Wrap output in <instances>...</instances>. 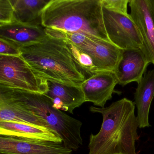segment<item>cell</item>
<instances>
[{"instance_id": "2", "label": "cell", "mask_w": 154, "mask_h": 154, "mask_svg": "<svg viewBox=\"0 0 154 154\" xmlns=\"http://www.w3.org/2000/svg\"><path fill=\"white\" fill-rule=\"evenodd\" d=\"M20 50V56L34 72L47 81L81 84L86 80L64 39L48 35L38 43L21 47Z\"/></svg>"}, {"instance_id": "3", "label": "cell", "mask_w": 154, "mask_h": 154, "mask_svg": "<svg viewBox=\"0 0 154 154\" xmlns=\"http://www.w3.org/2000/svg\"><path fill=\"white\" fill-rule=\"evenodd\" d=\"M42 26L69 33H84L109 41L101 0H50L43 11Z\"/></svg>"}, {"instance_id": "9", "label": "cell", "mask_w": 154, "mask_h": 154, "mask_svg": "<svg viewBox=\"0 0 154 154\" xmlns=\"http://www.w3.org/2000/svg\"><path fill=\"white\" fill-rule=\"evenodd\" d=\"M118 80L115 72H99L86 78L81 83L85 102H91L100 108L104 107L111 100Z\"/></svg>"}, {"instance_id": "13", "label": "cell", "mask_w": 154, "mask_h": 154, "mask_svg": "<svg viewBox=\"0 0 154 154\" xmlns=\"http://www.w3.org/2000/svg\"><path fill=\"white\" fill-rule=\"evenodd\" d=\"M149 64L140 49L124 50L115 72L118 84L124 86L133 82H139Z\"/></svg>"}, {"instance_id": "7", "label": "cell", "mask_w": 154, "mask_h": 154, "mask_svg": "<svg viewBox=\"0 0 154 154\" xmlns=\"http://www.w3.org/2000/svg\"><path fill=\"white\" fill-rule=\"evenodd\" d=\"M102 7L104 26L110 41L123 50L141 49L142 36L129 14L115 12Z\"/></svg>"}, {"instance_id": "19", "label": "cell", "mask_w": 154, "mask_h": 154, "mask_svg": "<svg viewBox=\"0 0 154 154\" xmlns=\"http://www.w3.org/2000/svg\"><path fill=\"white\" fill-rule=\"evenodd\" d=\"M14 22V8L11 0H0V26Z\"/></svg>"}, {"instance_id": "17", "label": "cell", "mask_w": 154, "mask_h": 154, "mask_svg": "<svg viewBox=\"0 0 154 154\" xmlns=\"http://www.w3.org/2000/svg\"><path fill=\"white\" fill-rule=\"evenodd\" d=\"M0 121L24 122L49 128L47 123L41 118L2 100H0Z\"/></svg>"}, {"instance_id": "8", "label": "cell", "mask_w": 154, "mask_h": 154, "mask_svg": "<svg viewBox=\"0 0 154 154\" xmlns=\"http://www.w3.org/2000/svg\"><path fill=\"white\" fill-rule=\"evenodd\" d=\"M130 16L142 36L140 50L149 63L154 64V1L130 0Z\"/></svg>"}, {"instance_id": "15", "label": "cell", "mask_w": 154, "mask_h": 154, "mask_svg": "<svg viewBox=\"0 0 154 154\" xmlns=\"http://www.w3.org/2000/svg\"><path fill=\"white\" fill-rule=\"evenodd\" d=\"M154 97V70L145 74L134 93L135 105L137 108L138 128H144L150 126L149 112L152 100Z\"/></svg>"}, {"instance_id": "5", "label": "cell", "mask_w": 154, "mask_h": 154, "mask_svg": "<svg viewBox=\"0 0 154 154\" xmlns=\"http://www.w3.org/2000/svg\"><path fill=\"white\" fill-rule=\"evenodd\" d=\"M45 29L48 35L65 39L88 55L92 60L96 73L116 72L124 50L110 41L86 33Z\"/></svg>"}, {"instance_id": "14", "label": "cell", "mask_w": 154, "mask_h": 154, "mask_svg": "<svg viewBox=\"0 0 154 154\" xmlns=\"http://www.w3.org/2000/svg\"><path fill=\"white\" fill-rule=\"evenodd\" d=\"M48 36L43 26L23 25L17 22L0 26V38L19 48L38 43Z\"/></svg>"}, {"instance_id": "6", "label": "cell", "mask_w": 154, "mask_h": 154, "mask_svg": "<svg viewBox=\"0 0 154 154\" xmlns=\"http://www.w3.org/2000/svg\"><path fill=\"white\" fill-rule=\"evenodd\" d=\"M0 86L45 94L47 80L38 75L21 56L0 55Z\"/></svg>"}, {"instance_id": "12", "label": "cell", "mask_w": 154, "mask_h": 154, "mask_svg": "<svg viewBox=\"0 0 154 154\" xmlns=\"http://www.w3.org/2000/svg\"><path fill=\"white\" fill-rule=\"evenodd\" d=\"M0 136L26 140L63 143L59 134L53 130L24 122L0 121Z\"/></svg>"}, {"instance_id": "18", "label": "cell", "mask_w": 154, "mask_h": 154, "mask_svg": "<svg viewBox=\"0 0 154 154\" xmlns=\"http://www.w3.org/2000/svg\"><path fill=\"white\" fill-rule=\"evenodd\" d=\"M66 41L68 43L75 59L83 70L85 74L88 75L90 77L95 73L96 71L95 67L91 57L72 43L67 40Z\"/></svg>"}, {"instance_id": "11", "label": "cell", "mask_w": 154, "mask_h": 154, "mask_svg": "<svg viewBox=\"0 0 154 154\" xmlns=\"http://www.w3.org/2000/svg\"><path fill=\"white\" fill-rule=\"evenodd\" d=\"M46 95L50 98L57 109L73 113L75 109L85 102L81 84L65 83L48 81Z\"/></svg>"}, {"instance_id": "20", "label": "cell", "mask_w": 154, "mask_h": 154, "mask_svg": "<svg viewBox=\"0 0 154 154\" xmlns=\"http://www.w3.org/2000/svg\"><path fill=\"white\" fill-rule=\"evenodd\" d=\"M102 6L115 12L128 15L129 0H101Z\"/></svg>"}, {"instance_id": "21", "label": "cell", "mask_w": 154, "mask_h": 154, "mask_svg": "<svg viewBox=\"0 0 154 154\" xmlns=\"http://www.w3.org/2000/svg\"><path fill=\"white\" fill-rule=\"evenodd\" d=\"M0 55L20 56V48L11 42L0 38Z\"/></svg>"}, {"instance_id": "4", "label": "cell", "mask_w": 154, "mask_h": 154, "mask_svg": "<svg viewBox=\"0 0 154 154\" xmlns=\"http://www.w3.org/2000/svg\"><path fill=\"white\" fill-rule=\"evenodd\" d=\"M0 100L16 105L41 118L59 134L64 146L76 151L83 145L82 122L53 106L45 94L0 86Z\"/></svg>"}, {"instance_id": "1", "label": "cell", "mask_w": 154, "mask_h": 154, "mask_svg": "<svg viewBox=\"0 0 154 154\" xmlns=\"http://www.w3.org/2000/svg\"><path fill=\"white\" fill-rule=\"evenodd\" d=\"M135 110V103L126 98L109 107L91 106L90 111L100 113L103 119L99 132L90 135L89 154H137L138 124Z\"/></svg>"}, {"instance_id": "10", "label": "cell", "mask_w": 154, "mask_h": 154, "mask_svg": "<svg viewBox=\"0 0 154 154\" xmlns=\"http://www.w3.org/2000/svg\"><path fill=\"white\" fill-rule=\"evenodd\" d=\"M72 151L63 143L0 136V154H72Z\"/></svg>"}, {"instance_id": "16", "label": "cell", "mask_w": 154, "mask_h": 154, "mask_svg": "<svg viewBox=\"0 0 154 154\" xmlns=\"http://www.w3.org/2000/svg\"><path fill=\"white\" fill-rule=\"evenodd\" d=\"M50 0H11L14 8L15 22L42 26V15Z\"/></svg>"}]
</instances>
